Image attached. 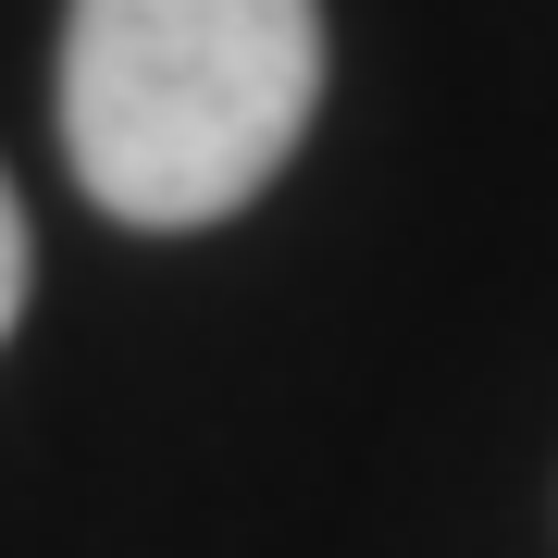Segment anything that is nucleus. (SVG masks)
<instances>
[{
    "mask_svg": "<svg viewBox=\"0 0 558 558\" xmlns=\"http://www.w3.org/2000/svg\"><path fill=\"white\" fill-rule=\"evenodd\" d=\"M323 0H75L62 149L112 223L186 236L248 211L311 137Z\"/></svg>",
    "mask_w": 558,
    "mask_h": 558,
    "instance_id": "obj_1",
    "label": "nucleus"
},
{
    "mask_svg": "<svg viewBox=\"0 0 558 558\" xmlns=\"http://www.w3.org/2000/svg\"><path fill=\"white\" fill-rule=\"evenodd\" d=\"M25 274H38V248H25V211H13V186H0V336L25 323Z\"/></svg>",
    "mask_w": 558,
    "mask_h": 558,
    "instance_id": "obj_2",
    "label": "nucleus"
}]
</instances>
